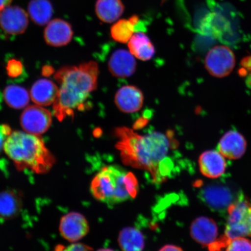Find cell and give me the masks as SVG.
Listing matches in <instances>:
<instances>
[{
  "label": "cell",
  "mask_w": 251,
  "mask_h": 251,
  "mask_svg": "<svg viewBox=\"0 0 251 251\" xmlns=\"http://www.w3.org/2000/svg\"><path fill=\"white\" fill-rule=\"evenodd\" d=\"M159 251H183L181 248L172 246V245H168L164 247H162Z\"/></svg>",
  "instance_id": "cell-29"
},
{
  "label": "cell",
  "mask_w": 251,
  "mask_h": 251,
  "mask_svg": "<svg viewBox=\"0 0 251 251\" xmlns=\"http://www.w3.org/2000/svg\"><path fill=\"white\" fill-rule=\"evenodd\" d=\"M74 36L71 25L62 19H54L47 24L44 38L47 45L55 47L67 45Z\"/></svg>",
  "instance_id": "cell-10"
},
{
  "label": "cell",
  "mask_w": 251,
  "mask_h": 251,
  "mask_svg": "<svg viewBox=\"0 0 251 251\" xmlns=\"http://www.w3.org/2000/svg\"><path fill=\"white\" fill-rule=\"evenodd\" d=\"M53 12L54 9L50 0H31L28 5L30 19L40 26L47 25L51 20Z\"/></svg>",
  "instance_id": "cell-20"
},
{
  "label": "cell",
  "mask_w": 251,
  "mask_h": 251,
  "mask_svg": "<svg viewBox=\"0 0 251 251\" xmlns=\"http://www.w3.org/2000/svg\"><path fill=\"white\" fill-rule=\"evenodd\" d=\"M114 133L125 165L149 172L155 183L167 179L174 165L168 158L171 144L166 135L158 131L141 135L124 126L116 128Z\"/></svg>",
  "instance_id": "cell-1"
},
{
  "label": "cell",
  "mask_w": 251,
  "mask_h": 251,
  "mask_svg": "<svg viewBox=\"0 0 251 251\" xmlns=\"http://www.w3.org/2000/svg\"><path fill=\"white\" fill-rule=\"evenodd\" d=\"M7 71L9 76L17 77L23 72V66L20 61L12 59L8 62Z\"/></svg>",
  "instance_id": "cell-27"
},
{
  "label": "cell",
  "mask_w": 251,
  "mask_h": 251,
  "mask_svg": "<svg viewBox=\"0 0 251 251\" xmlns=\"http://www.w3.org/2000/svg\"><path fill=\"white\" fill-rule=\"evenodd\" d=\"M29 18L23 8L9 5L0 13V28L8 35H19L27 29Z\"/></svg>",
  "instance_id": "cell-8"
},
{
  "label": "cell",
  "mask_w": 251,
  "mask_h": 251,
  "mask_svg": "<svg viewBox=\"0 0 251 251\" xmlns=\"http://www.w3.org/2000/svg\"><path fill=\"white\" fill-rule=\"evenodd\" d=\"M235 65L234 52L227 46L213 47L207 53L205 67L212 76L218 78L226 77L233 71Z\"/></svg>",
  "instance_id": "cell-6"
},
{
  "label": "cell",
  "mask_w": 251,
  "mask_h": 251,
  "mask_svg": "<svg viewBox=\"0 0 251 251\" xmlns=\"http://www.w3.org/2000/svg\"><path fill=\"white\" fill-rule=\"evenodd\" d=\"M125 10L121 0H97L95 11L97 17L103 23L111 24L117 21Z\"/></svg>",
  "instance_id": "cell-18"
},
{
  "label": "cell",
  "mask_w": 251,
  "mask_h": 251,
  "mask_svg": "<svg viewBox=\"0 0 251 251\" xmlns=\"http://www.w3.org/2000/svg\"><path fill=\"white\" fill-rule=\"evenodd\" d=\"M225 158L218 151H206L200 156L199 162L201 172L208 178L221 177L227 168Z\"/></svg>",
  "instance_id": "cell-15"
},
{
  "label": "cell",
  "mask_w": 251,
  "mask_h": 251,
  "mask_svg": "<svg viewBox=\"0 0 251 251\" xmlns=\"http://www.w3.org/2000/svg\"><path fill=\"white\" fill-rule=\"evenodd\" d=\"M3 95L6 103L9 107L15 109L24 108L29 102V93L25 88L20 86H8Z\"/></svg>",
  "instance_id": "cell-23"
},
{
  "label": "cell",
  "mask_w": 251,
  "mask_h": 251,
  "mask_svg": "<svg viewBox=\"0 0 251 251\" xmlns=\"http://www.w3.org/2000/svg\"><path fill=\"white\" fill-rule=\"evenodd\" d=\"M128 48L134 57L143 61L150 60L155 52V47L149 37L140 31L131 37L128 42Z\"/></svg>",
  "instance_id": "cell-17"
},
{
  "label": "cell",
  "mask_w": 251,
  "mask_h": 251,
  "mask_svg": "<svg viewBox=\"0 0 251 251\" xmlns=\"http://www.w3.org/2000/svg\"><path fill=\"white\" fill-rule=\"evenodd\" d=\"M99 75V65L94 61L67 66L56 72L54 78L59 87L53 110L59 121L74 117L76 110L84 108L90 94L97 89Z\"/></svg>",
  "instance_id": "cell-2"
},
{
  "label": "cell",
  "mask_w": 251,
  "mask_h": 251,
  "mask_svg": "<svg viewBox=\"0 0 251 251\" xmlns=\"http://www.w3.org/2000/svg\"><path fill=\"white\" fill-rule=\"evenodd\" d=\"M190 233L196 242L208 249L218 240L217 225L213 219L208 218L196 219L191 224Z\"/></svg>",
  "instance_id": "cell-13"
},
{
  "label": "cell",
  "mask_w": 251,
  "mask_h": 251,
  "mask_svg": "<svg viewBox=\"0 0 251 251\" xmlns=\"http://www.w3.org/2000/svg\"><path fill=\"white\" fill-rule=\"evenodd\" d=\"M118 243L122 251H143L145 241L138 229L126 227L122 229L119 234Z\"/></svg>",
  "instance_id": "cell-21"
},
{
  "label": "cell",
  "mask_w": 251,
  "mask_h": 251,
  "mask_svg": "<svg viewBox=\"0 0 251 251\" xmlns=\"http://www.w3.org/2000/svg\"><path fill=\"white\" fill-rule=\"evenodd\" d=\"M21 200L12 191L0 193V217L9 219L17 215L21 208Z\"/></svg>",
  "instance_id": "cell-22"
},
{
  "label": "cell",
  "mask_w": 251,
  "mask_h": 251,
  "mask_svg": "<svg viewBox=\"0 0 251 251\" xmlns=\"http://www.w3.org/2000/svg\"><path fill=\"white\" fill-rule=\"evenodd\" d=\"M108 70L115 77H128L136 70L137 64L134 56L130 51L119 49L113 52L108 61Z\"/></svg>",
  "instance_id": "cell-14"
},
{
  "label": "cell",
  "mask_w": 251,
  "mask_h": 251,
  "mask_svg": "<svg viewBox=\"0 0 251 251\" xmlns=\"http://www.w3.org/2000/svg\"><path fill=\"white\" fill-rule=\"evenodd\" d=\"M139 23L140 18L137 15L132 16L128 20L122 19L118 21L111 27L112 38L115 42L121 43H126L129 42L137 31Z\"/></svg>",
  "instance_id": "cell-19"
},
{
  "label": "cell",
  "mask_w": 251,
  "mask_h": 251,
  "mask_svg": "<svg viewBox=\"0 0 251 251\" xmlns=\"http://www.w3.org/2000/svg\"><path fill=\"white\" fill-rule=\"evenodd\" d=\"M92 248L81 243H75L68 246L59 245L55 247L54 251H91Z\"/></svg>",
  "instance_id": "cell-26"
},
{
  "label": "cell",
  "mask_w": 251,
  "mask_h": 251,
  "mask_svg": "<svg viewBox=\"0 0 251 251\" xmlns=\"http://www.w3.org/2000/svg\"><path fill=\"white\" fill-rule=\"evenodd\" d=\"M247 143L242 134L237 130L228 131L220 140L218 151L226 158L236 160L246 153Z\"/></svg>",
  "instance_id": "cell-11"
},
{
  "label": "cell",
  "mask_w": 251,
  "mask_h": 251,
  "mask_svg": "<svg viewBox=\"0 0 251 251\" xmlns=\"http://www.w3.org/2000/svg\"><path fill=\"white\" fill-rule=\"evenodd\" d=\"M59 231L66 240L72 243L77 242L89 233V223L80 213L70 212L62 218Z\"/></svg>",
  "instance_id": "cell-9"
},
{
  "label": "cell",
  "mask_w": 251,
  "mask_h": 251,
  "mask_svg": "<svg viewBox=\"0 0 251 251\" xmlns=\"http://www.w3.org/2000/svg\"><path fill=\"white\" fill-rule=\"evenodd\" d=\"M59 88L52 81L42 78L34 83L30 97L36 104L48 106L54 103L58 95Z\"/></svg>",
  "instance_id": "cell-16"
},
{
  "label": "cell",
  "mask_w": 251,
  "mask_h": 251,
  "mask_svg": "<svg viewBox=\"0 0 251 251\" xmlns=\"http://www.w3.org/2000/svg\"><path fill=\"white\" fill-rule=\"evenodd\" d=\"M97 251H115L111 249H101Z\"/></svg>",
  "instance_id": "cell-31"
},
{
  "label": "cell",
  "mask_w": 251,
  "mask_h": 251,
  "mask_svg": "<svg viewBox=\"0 0 251 251\" xmlns=\"http://www.w3.org/2000/svg\"><path fill=\"white\" fill-rule=\"evenodd\" d=\"M144 99L143 93L139 88L127 85L121 87L117 91L114 101L121 112L131 114L142 108Z\"/></svg>",
  "instance_id": "cell-12"
},
{
  "label": "cell",
  "mask_w": 251,
  "mask_h": 251,
  "mask_svg": "<svg viewBox=\"0 0 251 251\" xmlns=\"http://www.w3.org/2000/svg\"><path fill=\"white\" fill-rule=\"evenodd\" d=\"M10 127L7 125H0V152L4 149L6 139L11 133Z\"/></svg>",
  "instance_id": "cell-28"
},
{
  "label": "cell",
  "mask_w": 251,
  "mask_h": 251,
  "mask_svg": "<svg viewBox=\"0 0 251 251\" xmlns=\"http://www.w3.org/2000/svg\"><path fill=\"white\" fill-rule=\"evenodd\" d=\"M225 251H251V241L245 237H238L229 240Z\"/></svg>",
  "instance_id": "cell-25"
},
{
  "label": "cell",
  "mask_w": 251,
  "mask_h": 251,
  "mask_svg": "<svg viewBox=\"0 0 251 251\" xmlns=\"http://www.w3.org/2000/svg\"><path fill=\"white\" fill-rule=\"evenodd\" d=\"M139 183L132 173L119 166L103 167L93 178L90 191L97 200L114 205L134 199L139 192Z\"/></svg>",
  "instance_id": "cell-4"
},
{
  "label": "cell",
  "mask_w": 251,
  "mask_h": 251,
  "mask_svg": "<svg viewBox=\"0 0 251 251\" xmlns=\"http://www.w3.org/2000/svg\"><path fill=\"white\" fill-rule=\"evenodd\" d=\"M228 213L224 237L216 241L209 251H218L232 238L251 236V205L246 201H238L228 206Z\"/></svg>",
  "instance_id": "cell-5"
},
{
  "label": "cell",
  "mask_w": 251,
  "mask_h": 251,
  "mask_svg": "<svg viewBox=\"0 0 251 251\" xmlns=\"http://www.w3.org/2000/svg\"><path fill=\"white\" fill-rule=\"evenodd\" d=\"M201 196L203 201L212 208H218L226 202V194L219 187H206L202 191Z\"/></svg>",
  "instance_id": "cell-24"
},
{
  "label": "cell",
  "mask_w": 251,
  "mask_h": 251,
  "mask_svg": "<svg viewBox=\"0 0 251 251\" xmlns=\"http://www.w3.org/2000/svg\"><path fill=\"white\" fill-rule=\"evenodd\" d=\"M12 0H0V13L4 9L11 5Z\"/></svg>",
  "instance_id": "cell-30"
},
{
  "label": "cell",
  "mask_w": 251,
  "mask_h": 251,
  "mask_svg": "<svg viewBox=\"0 0 251 251\" xmlns=\"http://www.w3.org/2000/svg\"><path fill=\"white\" fill-rule=\"evenodd\" d=\"M23 129L28 133L40 136L51 126L52 116L47 109L39 105H31L24 110L20 118Z\"/></svg>",
  "instance_id": "cell-7"
},
{
  "label": "cell",
  "mask_w": 251,
  "mask_h": 251,
  "mask_svg": "<svg viewBox=\"0 0 251 251\" xmlns=\"http://www.w3.org/2000/svg\"><path fill=\"white\" fill-rule=\"evenodd\" d=\"M4 151L19 171L45 174L51 170L55 158L39 136L15 131L6 139Z\"/></svg>",
  "instance_id": "cell-3"
}]
</instances>
